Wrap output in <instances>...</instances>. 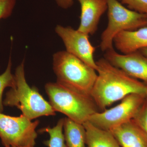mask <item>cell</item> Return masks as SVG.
I'll list each match as a JSON object with an SVG mask.
<instances>
[{
  "mask_svg": "<svg viewBox=\"0 0 147 147\" xmlns=\"http://www.w3.org/2000/svg\"><path fill=\"white\" fill-rule=\"evenodd\" d=\"M96 64L97 76L91 96L99 110L104 111L131 94H146V84L129 76L105 58L99 59Z\"/></svg>",
  "mask_w": 147,
  "mask_h": 147,
  "instance_id": "1",
  "label": "cell"
},
{
  "mask_svg": "<svg viewBox=\"0 0 147 147\" xmlns=\"http://www.w3.org/2000/svg\"><path fill=\"white\" fill-rule=\"evenodd\" d=\"M15 86L6 93L4 106L16 107L30 120L42 116H54L56 112L36 87L29 86L25 77L24 60L16 67Z\"/></svg>",
  "mask_w": 147,
  "mask_h": 147,
  "instance_id": "2",
  "label": "cell"
},
{
  "mask_svg": "<svg viewBox=\"0 0 147 147\" xmlns=\"http://www.w3.org/2000/svg\"><path fill=\"white\" fill-rule=\"evenodd\" d=\"M53 69L58 83L91 96L97 76L93 68L66 51H61L53 55Z\"/></svg>",
  "mask_w": 147,
  "mask_h": 147,
  "instance_id": "3",
  "label": "cell"
},
{
  "mask_svg": "<svg viewBox=\"0 0 147 147\" xmlns=\"http://www.w3.org/2000/svg\"><path fill=\"white\" fill-rule=\"evenodd\" d=\"M49 102L55 112L83 124L94 113L99 112L91 96L70 89L57 82H49L45 85Z\"/></svg>",
  "mask_w": 147,
  "mask_h": 147,
  "instance_id": "4",
  "label": "cell"
},
{
  "mask_svg": "<svg viewBox=\"0 0 147 147\" xmlns=\"http://www.w3.org/2000/svg\"><path fill=\"white\" fill-rule=\"evenodd\" d=\"M108 24L101 35L100 47L102 52L113 49V40L124 31L134 30L147 27V15L125 7L117 0H107Z\"/></svg>",
  "mask_w": 147,
  "mask_h": 147,
  "instance_id": "5",
  "label": "cell"
},
{
  "mask_svg": "<svg viewBox=\"0 0 147 147\" xmlns=\"http://www.w3.org/2000/svg\"><path fill=\"white\" fill-rule=\"evenodd\" d=\"M39 121L23 115L12 117L0 113V139L5 147L35 146Z\"/></svg>",
  "mask_w": 147,
  "mask_h": 147,
  "instance_id": "6",
  "label": "cell"
},
{
  "mask_svg": "<svg viewBox=\"0 0 147 147\" xmlns=\"http://www.w3.org/2000/svg\"><path fill=\"white\" fill-rule=\"evenodd\" d=\"M146 96L141 94H129L115 107L94 113L88 121L96 127L110 131L132 119Z\"/></svg>",
  "mask_w": 147,
  "mask_h": 147,
  "instance_id": "7",
  "label": "cell"
},
{
  "mask_svg": "<svg viewBox=\"0 0 147 147\" xmlns=\"http://www.w3.org/2000/svg\"><path fill=\"white\" fill-rule=\"evenodd\" d=\"M55 32L63 41L65 51L96 71L97 66L94 57L96 48L90 42L89 35L60 25L56 26Z\"/></svg>",
  "mask_w": 147,
  "mask_h": 147,
  "instance_id": "8",
  "label": "cell"
},
{
  "mask_svg": "<svg viewBox=\"0 0 147 147\" xmlns=\"http://www.w3.org/2000/svg\"><path fill=\"white\" fill-rule=\"evenodd\" d=\"M104 58L129 76L142 80L147 85V57L139 50L129 54H120L113 48L105 52Z\"/></svg>",
  "mask_w": 147,
  "mask_h": 147,
  "instance_id": "9",
  "label": "cell"
},
{
  "mask_svg": "<svg viewBox=\"0 0 147 147\" xmlns=\"http://www.w3.org/2000/svg\"><path fill=\"white\" fill-rule=\"evenodd\" d=\"M81 5L79 31L93 35L97 31L100 18L108 9L107 0H78Z\"/></svg>",
  "mask_w": 147,
  "mask_h": 147,
  "instance_id": "10",
  "label": "cell"
},
{
  "mask_svg": "<svg viewBox=\"0 0 147 147\" xmlns=\"http://www.w3.org/2000/svg\"><path fill=\"white\" fill-rule=\"evenodd\" d=\"M121 147H147V134L133 119L110 130Z\"/></svg>",
  "mask_w": 147,
  "mask_h": 147,
  "instance_id": "11",
  "label": "cell"
},
{
  "mask_svg": "<svg viewBox=\"0 0 147 147\" xmlns=\"http://www.w3.org/2000/svg\"><path fill=\"white\" fill-rule=\"evenodd\" d=\"M114 45L123 54L133 53L147 47V27L120 32L114 38Z\"/></svg>",
  "mask_w": 147,
  "mask_h": 147,
  "instance_id": "12",
  "label": "cell"
},
{
  "mask_svg": "<svg viewBox=\"0 0 147 147\" xmlns=\"http://www.w3.org/2000/svg\"><path fill=\"white\" fill-rule=\"evenodd\" d=\"M83 125L87 147H121L110 131L96 127L88 121Z\"/></svg>",
  "mask_w": 147,
  "mask_h": 147,
  "instance_id": "13",
  "label": "cell"
},
{
  "mask_svg": "<svg viewBox=\"0 0 147 147\" xmlns=\"http://www.w3.org/2000/svg\"><path fill=\"white\" fill-rule=\"evenodd\" d=\"M63 131L65 140L67 147H87L86 131L84 125L65 117Z\"/></svg>",
  "mask_w": 147,
  "mask_h": 147,
  "instance_id": "14",
  "label": "cell"
},
{
  "mask_svg": "<svg viewBox=\"0 0 147 147\" xmlns=\"http://www.w3.org/2000/svg\"><path fill=\"white\" fill-rule=\"evenodd\" d=\"M64 118L60 119L55 126H50L41 129V133L46 132L49 135V139L43 143L48 147H67L65 144L63 132Z\"/></svg>",
  "mask_w": 147,
  "mask_h": 147,
  "instance_id": "15",
  "label": "cell"
},
{
  "mask_svg": "<svg viewBox=\"0 0 147 147\" xmlns=\"http://www.w3.org/2000/svg\"><path fill=\"white\" fill-rule=\"evenodd\" d=\"M11 67L12 61L10 55L5 71L0 74V113H3L4 110L3 100L4 90L7 87L11 88L15 86V77L14 74L11 73Z\"/></svg>",
  "mask_w": 147,
  "mask_h": 147,
  "instance_id": "16",
  "label": "cell"
},
{
  "mask_svg": "<svg viewBox=\"0 0 147 147\" xmlns=\"http://www.w3.org/2000/svg\"><path fill=\"white\" fill-rule=\"evenodd\" d=\"M132 119L147 134V96Z\"/></svg>",
  "mask_w": 147,
  "mask_h": 147,
  "instance_id": "17",
  "label": "cell"
},
{
  "mask_svg": "<svg viewBox=\"0 0 147 147\" xmlns=\"http://www.w3.org/2000/svg\"><path fill=\"white\" fill-rule=\"evenodd\" d=\"M126 5L129 9L147 15V0H117Z\"/></svg>",
  "mask_w": 147,
  "mask_h": 147,
  "instance_id": "18",
  "label": "cell"
},
{
  "mask_svg": "<svg viewBox=\"0 0 147 147\" xmlns=\"http://www.w3.org/2000/svg\"><path fill=\"white\" fill-rule=\"evenodd\" d=\"M16 3V0H0V20L11 16Z\"/></svg>",
  "mask_w": 147,
  "mask_h": 147,
  "instance_id": "19",
  "label": "cell"
},
{
  "mask_svg": "<svg viewBox=\"0 0 147 147\" xmlns=\"http://www.w3.org/2000/svg\"><path fill=\"white\" fill-rule=\"evenodd\" d=\"M59 6L63 9L71 7L73 5V0H55Z\"/></svg>",
  "mask_w": 147,
  "mask_h": 147,
  "instance_id": "20",
  "label": "cell"
},
{
  "mask_svg": "<svg viewBox=\"0 0 147 147\" xmlns=\"http://www.w3.org/2000/svg\"><path fill=\"white\" fill-rule=\"evenodd\" d=\"M139 51H140L141 53H142L143 55H144L145 56L147 57V47L142 48V49L139 50Z\"/></svg>",
  "mask_w": 147,
  "mask_h": 147,
  "instance_id": "21",
  "label": "cell"
},
{
  "mask_svg": "<svg viewBox=\"0 0 147 147\" xmlns=\"http://www.w3.org/2000/svg\"><path fill=\"white\" fill-rule=\"evenodd\" d=\"M9 147H34V146H25Z\"/></svg>",
  "mask_w": 147,
  "mask_h": 147,
  "instance_id": "22",
  "label": "cell"
},
{
  "mask_svg": "<svg viewBox=\"0 0 147 147\" xmlns=\"http://www.w3.org/2000/svg\"><path fill=\"white\" fill-rule=\"evenodd\" d=\"M146 94L147 96V85H146Z\"/></svg>",
  "mask_w": 147,
  "mask_h": 147,
  "instance_id": "23",
  "label": "cell"
}]
</instances>
